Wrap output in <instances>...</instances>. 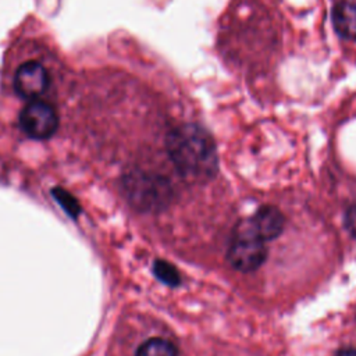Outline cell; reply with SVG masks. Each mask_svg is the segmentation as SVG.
Masks as SVG:
<instances>
[{"mask_svg":"<svg viewBox=\"0 0 356 356\" xmlns=\"http://www.w3.org/2000/svg\"><path fill=\"white\" fill-rule=\"evenodd\" d=\"M168 157L178 172L188 178H211L218 170L217 146L213 136L197 124H181L165 138Z\"/></svg>","mask_w":356,"mask_h":356,"instance_id":"cell-1","label":"cell"},{"mask_svg":"<svg viewBox=\"0 0 356 356\" xmlns=\"http://www.w3.org/2000/svg\"><path fill=\"white\" fill-rule=\"evenodd\" d=\"M121 188L128 203L143 213H156L165 209L174 195L165 177L142 168L127 171L121 178Z\"/></svg>","mask_w":356,"mask_h":356,"instance_id":"cell-2","label":"cell"},{"mask_svg":"<svg viewBox=\"0 0 356 356\" xmlns=\"http://www.w3.org/2000/svg\"><path fill=\"white\" fill-rule=\"evenodd\" d=\"M267 257V248L246 224H241L227 252L228 263L242 273L257 270Z\"/></svg>","mask_w":356,"mask_h":356,"instance_id":"cell-3","label":"cell"},{"mask_svg":"<svg viewBox=\"0 0 356 356\" xmlns=\"http://www.w3.org/2000/svg\"><path fill=\"white\" fill-rule=\"evenodd\" d=\"M18 125L31 139L44 140L51 138L58 128L56 108L40 99L28 102L19 111Z\"/></svg>","mask_w":356,"mask_h":356,"instance_id":"cell-4","label":"cell"},{"mask_svg":"<svg viewBox=\"0 0 356 356\" xmlns=\"http://www.w3.org/2000/svg\"><path fill=\"white\" fill-rule=\"evenodd\" d=\"M50 85V75L44 64L29 60L18 65L13 78L14 92L28 102L39 99Z\"/></svg>","mask_w":356,"mask_h":356,"instance_id":"cell-5","label":"cell"},{"mask_svg":"<svg viewBox=\"0 0 356 356\" xmlns=\"http://www.w3.org/2000/svg\"><path fill=\"white\" fill-rule=\"evenodd\" d=\"M246 225L263 242L270 241L282 232L284 216L274 206H263L253 214Z\"/></svg>","mask_w":356,"mask_h":356,"instance_id":"cell-6","label":"cell"},{"mask_svg":"<svg viewBox=\"0 0 356 356\" xmlns=\"http://www.w3.org/2000/svg\"><path fill=\"white\" fill-rule=\"evenodd\" d=\"M335 31L345 39H356V3L339 1L332 8Z\"/></svg>","mask_w":356,"mask_h":356,"instance_id":"cell-7","label":"cell"},{"mask_svg":"<svg viewBox=\"0 0 356 356\" xmlns=\"http://www.w3.org/2000/svg\"><path fill=\"white\" fill-rule=\"evenodd\" d=\"M136 356H177V348L164 338H150L136 350Z\"/></svg>","mask_w":356,"mask_h":356,"instance_id":"cell-8","label":"cell"},{"mask_svg":"<svg viewBox=\"0 0 356 356\" xmlns=\"http://www.w3.org/2000/svg\"><path fill=\"white\" fill-rule=\"evenodd\" d=\"M153 273L165 285L177 286L181 282L178 270L165 260H156L153 263Z\"/></svg>","mask_w":356,"mask_h":356,"instance_id":"cell-9","label":"cell"},{"mask_svg":"<svg viewBox=\"0 0 356 356\" xmlns=\"http://www.w3.org/2000/svg\"><path fill=\"white\" fill-rule=\"evenodd\" d=\"M51 195L53 197L57 200V203L61 206V209L72 218L78 217L79 211H81V207H79V203L78 200L67 191L61 189V188H53L51 189Z\"/></svg>","mask_w":356,"mask_h":356,"instance_id":"cell-10","label":"cell"},{"mask_svg":"<svg viewBox=\"0 0 356 356\" xmlns=\"http://www.w3.org/2000/svg\"><path fill=\"white\" fill-rule=\"evenodd\" d=\"M345 227L348 232L356 238V204H352L345 213Z\"/></svg>","mask_w":356,"mask_h":356,"instance_id":"cell-11","label":"cell"},{"mask_svg":"<svg viewBox=\"0 0 356 356\" xmlns=\"http://www.w3.org/2000/svg\"><path fill=\"white\" fill-rule=\"evenodd\" d=\"M335 356H356V348L352 346H346V348H341Z\"/></svg>","mask_w":356,"mask_h":356,"instance_id":"cell-12","label":"cell"}]
</instances>
